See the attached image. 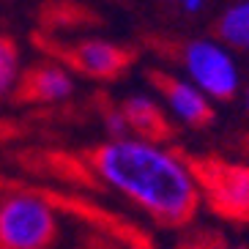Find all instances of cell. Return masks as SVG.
I'll return each instance as SVG.
<instances>
[{"label":"cell","instance_id":"cell-12","mask_svg":"<svg viewBox=\"0 0 249 249\" xmlns=\"http://www.w3.org/2000/svg\"><path fill=\"white\" fill-rule=\"evenodd\" d=\"M189 249H249V241H230L222 235H203L195 238Z\"/></svg>","mask_w":249,"mask_h":249},{"label":"cell","instance_id":"cell-8","mask_svg":"<svg viewBox=\"0 0 249 249\" xmlns=\"http://www.w3.org/2000/svg\"><path fill=\"white\" fill-rule=\"evenodd\" d=\"M74 88H77L74 74L69 71L63 63H44V66H36L22 82L25 99L38 102V104L66 102V99H71Z\"/></svg>","mask_w":249,"mask_h":249},{"label":"cell","instance_id":"cell-14","mask_svg":"<svg viewBox=\"0 0 249 249\" xmlns=\"http://www.w3.org/2000/svg\"><path fill=\"white\" fill-rule=\"evenodd\" d=\"M241 99H244V110H247V115H249V80L241 85Z\"/></svg>","mask_w":249,"mask_h":249},{"label":"cell","instance_id":"cell-10","mask_svg":"<svg viewBox=\"0 0 249 249\" xmlns=\"http://www.w3.org/2000/svg\"><path fill=\"white\" fill-rule=\"evenodd\" d=\"M19 47L8 36H0V99H6L11 90L19 85Z\"/></svg>","mask_w":249,"mask_h":249},{"label":"cell","instance_id":"cell-9","mask_svg":"<svg viewBox=\"0 0 249 249\" xmlns=\"http://www.w3.org/2000/svg\"><path fill=\"white\" fill-rule=\"evenodd\" d=\"M216 38L227 50L249 52V0L230 3L216 17Z\"/></svg>","mask_w":249,"mask_h":249},{"label":"cell","instance_id":"cell-5","mask_svg":"<svg viewBox=\"0 0 249 249\" xmlns=\"http://www.w3.org/2000/svg\"><path fill=\"white\" fill-rule=\"evenodd\" d=\"M154 88L161 96V107L167 115H173L178 124L189 129H205L213 121V102L205 99L186 77L176 74H154Z\"/></svg>","mask_w":249,"mask_h":249},{"label":"cell","instance_id":"cell-1","mask_svg":"<svg viewBox=\"0 0 249 249\" xmlns=\"http://www.w3.org/2000/svg\"><path fill=\"white\" fill-rule=\"evenodd\" d=\"M90 170L104 186L164 227L189 225L203 205L195 164L164 142L107 140L90 154Z\"/></svg>","mask_w":249,"mask_h":249},{"label":"cell","instance_id":"cell-11","mask_svg":"<svg viewBox=\"0 0 249 249\" xmlns=\"http://www.w3.org/2000/svg\"><path fill=\"white\" fill-rule=\"evenodd\" d=\"M104 126H107L110 140L129 137V124H126L124 112H121V104H118V107H110V110H104Z\"/></svg>","mask_w":249,"mask_h":249},{"label":"cell","instance_id":"cell-13","mask_svg":"<svg viewBox=\"0 0 249 249\" xmlns=\"http://www.w3.org/2000/svg\"><path fill=\"white\" fill-rule=\"evenodd\" d=\"M178 8H181L186 17H195V14H203V11H208V8H211V3H205V0H183Z\"/></svg>","mask_w":249,"mask_h":249},{"label":"cell","instance_id":"cell-7","mask_svg":"<svg viewBox=\"0 0 249 249\" xmlns=\"http://www.w3.org/2000/svg\"><path fill=\"white\" fill-rule=\"evenodd\" d=\"M126 124H129V137L148 140V142H164L170 137V121L167 112L148 93H132L121 102Z\"/></svg>","mask_w":249,"mask_h":249},{"label":"cell","instance_id":"cell-4","mask_svg":"<svg viewBox=\"0 0 249 249\" xmlns=\"http://www.w3.org/2000/svg\"><path fill=\"white\" fill-rule=\"evenodd\" d=\"M203 203L222 219L249 225V164L205 159L195 164Z\"/></svg>","mask_w":249,"mask_h":249},{"label":"cell","instance_id":"cell-6","mask_svg":"<svg viewBox=\"0 0 249 249\" xmlns=\"http://www.w3.org/2000/svg\"><path fill=\"white\" fill-rule=\"evenodd\" d=\"M69 63L90 80H115L132 63L129 50L107 38H85L69 50Z\"/></svg>","mask_w":249,"mask_h":249},{"label":"cell","instance_id":"cell-3","mask_svg":"<svg viewBox=\"0 0 249 249\" xmlns=\"http://www.w3.org/2000/svg\"><path fill=\"white\" fill-rule=\"evenodd\" d=\"M181 66L186 80L211 102H230L241 93L238 60L219 38H189L181 47Z\"/></svg>","mask_w":249,"mask_h":249},{"label":"cell","instance_id":"cell-2","mask_svg":"<svg viewBox=\"0 0 249 249\" xmlns=\"http://www.w3.org/2000/svg\"><path fill=\"white\" fill-rule=\"evenodd\" d=\"M60 235L58 211L33 192L0 197V249H50Z\"/></svg>","mask_w":249,"mask_h":249}]
</instances>
